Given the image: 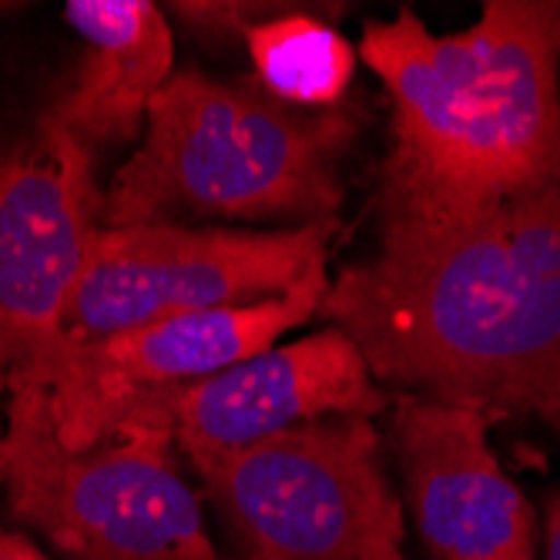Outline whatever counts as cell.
I'll use <instances>...</instances> for the list:
<instances>
[{
    "label": "cell",
    "mask_w": 560,
    "mask_h": 560,
    "mask_svg": "<svg viewBox=\"0 0 560 560\" xmlns=\"http://www.w3.org/2000/svg\"><path fill=\"white\" fill-rule=\"evenodd\" d=\"M319 319L380 386L503 417L560 373V188L456 225L380 219L376 252L329 282Z\"/></svg>",
    "instance_id": "1"
},
{
    "label": "cell",
    "mask_w": 560,
    "mask_h": 560,
    "mask_svg": "<svg viewBox=\"0 0 560 560\" xmlns=\"http://www.w3.org/2000/svg\"><path fill=\"white\" fill-rule=\"evenodd\" d=\"M65 21L84 50L40 115L91 159L138 148L148 108L175 74V31L151 0H68Z\"/></svg>",
    "instance_id": "11"
},
{
    "label": "cell",
    "mask_w": 560,
    "mask_h": 560,
    "mask_svg": "<svg viewBox=\"0 0 560 560\" xmlns=\"http://www.w3.org/2000/svg\"><path fill=\"white\" fill-rule=\"evenodd\" d=\"M4 506L65 560H232L206 527L175 430L144 410L84 450L58 436L44 386L4 383Z\"/></svg>",
    "instance_id": "4"
},
{
    "label": "cell",
    "mask_w": 560,
    "mask_h": 560,
    "mask_svg": "<svg viewBox=\"0 0 560 560\" xmlns=\"http://www.w3.org/2000/svg\"><path fill=\"white\" fill-rule=\"evenodd\" d=\"M360 58L389 101L380 219L456 225L560 188V0H487L456 34L399 8Z\"/></svg>",
    "instance_id": "2"
},
{
    "label": "cell",
    "mask_w": 560,
    "mask_h": 560,
    "mask_svg": "<svg viewBox=\"0 0 560 560\" xmlns=\"http://www.w3.org/2000/svg\"><path fill=\"white\" fill-rule=\"evenodd\" d=\"M299 4L285 0H172L162 4L172 31L206 47H232L248 40L252 31L295 11Z\"/></svg>",
    "instance_id": "13"
},
{
    "label": "cell",
    "mask_w": 560,
    "mask_h": 560,
    "mask_svg": "<svg viewBox=\"0 0 560 560\" xmlns=\"http://www.w3.org/2000/svg\"><path fill=\"white\" fill-rule=\"evenodd\" d=\"M185 464L242 560H406L402 503L370 417L313 420Z\"/></svg>",
    "instance_id": "5"
},
{
    "label": "cell",
    "mask_w": 560,
    "mask_h": 560,
    "mask_svg": "<svg viewBox=\"0 0 560 560\" xmlns=\"http://www.w3.org/2000/svg\"><path fill=\"white\" fill-rule=\"evenodd\" d=\"M339 14V4H299L295 11L252 31L245 40L252 74L295 108L342 105L360 50L326 21H336Z\"/></svg>",
    "instance_id": "12"
},
{
    "label": "cell",
    "mask_w": 560,
    "mask_h": 560,
    "mask_svg": "<svg viewBox=\"0 0 560 560\" xmlns=\"http://www.w3.org/2000/svg\"><path fill=\"white\" fill-rule=\"evenodd\" d=\"M363 108H295L256 74L175 68L148 108L138 148L105 185L101 225L339 222L342 162Z\"/></svg>",
    "instance_id": "3"
},
{
    "label": "cell",
    "mask_w": 560,
    "mask_h": 560,
    "mask_svg": "<svg viewBox=\"0 0 560 560\" xmlns=\"http://www.w3.org/2000/svg\"><path fill=\"white\" fill-rule=\"evenodd\" d=\"M105 185L97 159L40 108L0 115V376L37 383L65 349Z\"/></svg>",
    "instance_id": "7"
},
{
    "label": "cell",
    "mask_w": 560,
    "mask_h": 560,
    "mask_svg": "<svg viewBox=\"0 0 560 560\" xmlns=\"http://www.w3.org/2000/svg\"><path fill=\"white\" fill-rule=\"evenodd\" d=\"M329 282L319 266L285 295L256 305L175 316L88 342L68 339L34 386L47 389L61 443L84 450L118 423L135 396L206 380L272 349L279 336L319 316Z\"/></svg>",
    "instance_id": "8"
},
{
    "label": "cell",
    "mask_w": 560,
    "mask_h": 560,
    "mask_svg": "<svg viewBox=\"0 0 560 560\" xmlns=\"http://www.w3.org/2000/svg\"><path fill=\"white\" fill-rule=\"evenodd\" d=\"M339 222L302 229L125 225L101 229L65 336L88 342L162 319L256 305L329 262Z\"/></svg>",
    "instance_id": "6"
},
{
    "label": "cell",
    "mask_w": 560,
    "mask_h": 560,
    "mask_svg": "<svg viewBox=\"0 0 560 560\" xmlns=\"http://www.w3.org/2000/svg\"><path fill=\"white\" fill-rule=\"evenodd\" d=\"M544 534V560H560V490H553L547 500Z\"/></svg>",
    "instance_id": "16"
},
{
    "label": "cell",
    "mask_w": 560,
    "mask_h": 560,
    "mask_svg": "<svg viewBox=\"0 0 560 560\" xmlns=\"http://www.w3.org/2000/svg\"><path fill=\"white\" fill-rule=\"evenodd\" d=\"M406 503L433 560H537V517L490 450V417L467 402L393 396Z\"/></svg>",
    "instance_id": "10"
},
{
    "label": "cell",
    "mask_w": 560,
    "mask_h": 560,
    "mask_svg": "<svg viewBox=\"0 0 560 560\" xmlns=\"http://www.w3.org/2000/svg\"><path fill=\"white\" fill-rule=\"evenodd\" d=\"M389 406L393 393L376 383L363 349L342 329L323 326L206 380L148 389L125 410H144L165 420L185 456L242 450L326 417L373 420Z\"/></svg>",
    "instance_id": "9"
},
{
    "label": "cell",
    "mask_w": 560,
    "mask_h": 560,
    "mask_svg": "<svg viewBox=\"0 0 560 560\" xmlns=\"http://www.w3.org/2000/svg\"><path fill=\"white\" fill-rule=\"evenodd\" d=\"M4 423H8V417H4V402H0V436H4Z\"/></svg>",
    "instance_id": "17"
},
{
    "label": "cell",
    "mask_w": 560,
    "mask_h": 560,
    "mask_svg": "<svg viewBox=\"0 0 560 560\" xmlns=\"http://www.w3.org/2000/svg\"><path fill=\"white\" fill-rule=\"evenodd\" d=\"M0 493H4V470H0ZM0 560H50V557L34 544L31 534L0 521Z\"/></svg>",
    "instance_id": "15"
},
{
    "label": "cell",
    "mask_w": 560,
    "mask_h": 560,
    "mask_svg": "<svg viewBox=\"0 0 560 560\" xmlns=\"http://www.w3.org/2000/svg\"><path fill=\"white\" fill-rule=\"evenodd\" d=\"M8 11H21V4H0V14H8Z\"/></svg>",
    "instance_id": "18"
},
{
    "label": "cell",
    "mask_w": 560,
    "mask_h": 560,
    "mask_svg": "<svg viewBox=\"0 0 560 560\" xmlns=\"http://www.w3.org/2000/svg\"><path fill=\"white\" fill-rule=\"evenodd\" d=\"M503 413H527V417H537L540 423H547V427L560 436V373H550V376H544L540 383L521 389Z\"/></svg>",
    "instance_id": "14"
}]
</instances>
